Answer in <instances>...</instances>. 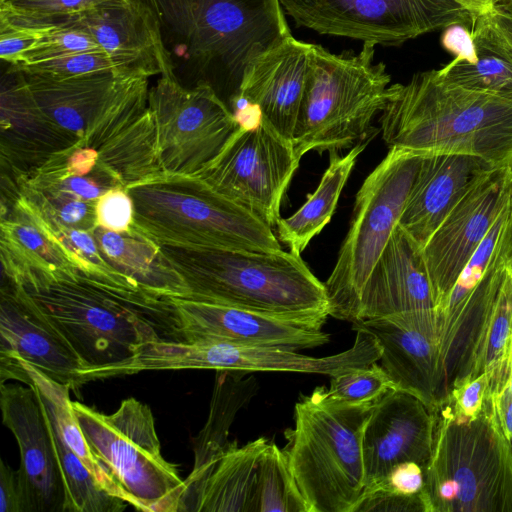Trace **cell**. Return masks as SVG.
<instances>
[{
    "label": "cell",
    "instance_id": "obj_11",
    "mask_svg": "<svg viewBox=\"0 0 512 512\" xmlns=\"http://www.w3.org/2000/svg\"><path fill=\"white\" fill-rule=\"evenodd\" d=\"M296 26L319 34L397 47L449 25H471L455 0H280Z\"/></svg>",
    "mask_w": 512,
    "mask_h": 512
},
{
    "label": "cell",
    "instance_id": "obj_44",
    "mask_svg": "<svg viewBox=\"0 0 512 512\" xmlns=\"http://www.w3.org/2000/svg\"><path fill=\"white\" fill-rule=\"evenodd\" d=\"M133 219V202L125 188L110 189L96 202L97 226L114 232H125L131 228Z\"/></svg>",
    "mask_w": 512,
    "mask_h": 512
},
{
    "label": "cell",
    "instance_id": "obj_1",
    "mask_svg": "<svg viewBox=\"0 0 512 512\" xmlns=\"http://www.w3.org/2000/svg\"><path fill=\"white\" fill-rule=\"evenodd\" d=\"M150 20L166 76L229 107L249 65L292 33L280 0H130ZM230 109V108H229Z\"/></svg>",
    "mask_w": 512,
    "mask_h": 512
},
{
    "label": "cell",
    "instance_id": "obj_10",
    "mask_svg": "<svg viewBox=\"0 0 512 512\" xmlns=\"http://www.w3.org/2000/svg\"><path fill=\"white\" fill-rule=\"evenodd\" d=\"M72 406L92 452L121 498L140 511L178 512L184 480L161 454L149 406L132 397L112 414L78 401Z\"/></svg>",
    "mask_w": 512,
    "mask_h": 512
},
{
    "label": "cell",
    "instance_id": "obj_3",
    "mask_svg": "<svg viewBox=\"0 0 512 512\" xmlns=\"http://www.w3.org/2000/svg\"><path fill=\"white\" fill-rule=\"evenodd\" d=\"M18 286L85 362V383L92 373L130 360L149 343L174 340L168 297L113 286L81 271Z\"/></svg>",
    "mask_w": 512,
    "mask_h": 512
},
{
    "label": "cell",
    "instance_id": "obj_35",
    "mask_svg": "<svg viewBox=\"0 0 512 512\" xmlns=\"http://www.w3.org/2000/svg\"><path fill=\"white\" fill-rule=\"evenodd\" d=\"M512 371V274L506 269L485 337L477 374L487 377V396L506 387Z\"/></svg>",
    "mask_w": 512,
    "mask_h": 512
},
{
    "label": "cell",
    "instance_id": "obj_51",
    "mask_svg": "<svg viewBox=\"0 0 512 512\" xmlns=\"http://www.w3.org/2000/svg\"><path fill=\"white\" fill-rule=\"evenodd\" d=\"M490 397L493 399L504 435L512 445V393L506 386L498 396Z\"/></svg>",
    "mask_w": 512,
    "mask_h": 512
},
{
    "label": "cell",
    "instance_id": "obj_5",
    "mask_svg": "<svg viewBox=\"0 0 512 512\" xmlns=\"http://www.w3.org/2000/svg\"><path fill=\"white\" fill-rule=\"evenodd\" d=\"M424 496L428 512H512V445L490 396L476 417L439 407Z\"/></svg>",
    "mask_w": 512,
    "mask_h": 512
},
{
    "label": "cell",
    "instance_id": "obj_32",
    "mask_svg": "<svg viewBox=\"0 0 512 512\" xmlns=\"http://www.w3.org/2000/svg\"><path fill=\"white\" fill-rule=\"evenodd\" d=\"M477 60L455 58L438 69L448 82L512 102V50L496 27L491 13L476 17L471 24Z\"/></svg>",
    "mask_w": 512,
    "mask_h": 512
},
{
    "label": "cell",
    "instance_id": "obj_7",
    "mask_svg": "<svg viewBox=\"0 0 512 512\" xmlns=\"http://www.w3.org/2000/svg\"><path fill=\"white\" fill-rule=\"evenodd\" d=\"M373 404L336 401L325 387L295 404L285 452L311 512H353L365 490L362 435Z\"/></svg>",
    "mask_w": 512,
    "mask_h": 512
},
{
    "label": "cell",
    "instance_id": "obj_30",
    "mask_svg": "<svg viewBox=\"0 0 512 512\" xmlns=\"http://www.w3.org/2000/svg\"><path fill=\"white\" fill-rule=\"evenodd\" d=\"M268 444L264 437L244 446L230 442L211 471L183 489L178 512H251L258 467Z\"/></svg>",
    "mask_w": 512,
    "mask_h": 512
},
{
    "label": "cell",
    "instance_id": "obj_16",
    "mask_svg": "<svg viewBox=\"0 0 512 512\" xmlns=\"http://www.w3.org/2000/svg\"><path fill=\"white\" fill-rule=\"evenodd\" d=\"M511 199L512 169H496L462 197L430 236L422 254L435 311L443 306L461 271Z\"/></svg>",
    "mask_w": 512,
    "mask_h": 512
},
{
    "label": "cell",
    "instance_id": "obj_20",
    "mask_svg": "<svg viewBox=\"0 0 512 512\" xmlns=\"http://www.w3.org/2000/svg\"><path fill=\"white\" fill-rule=\"evenodd\" d=\"M436 412L405 391L392 389L378 399L362 435L365 490L397 464L426 468L433 449Z\"/></svg>",
    "mask_w": 512,
    "mask_h": 512
},
{
    "label": "cell",
    "instance_id": "obj_42",
    "mask_svg": "<svg viewBox=\"0 0 512 512\" xmlns=\"http://www.w3.org/2000/svg\"><path fill=\"white\" fill-rule=\"evenodd\" d=\"M392 389L395 388L388 374L375 362L332 377L327 394L345 403H375Z\"/></svg>",
    "mask_w": 512,
    "mask_h": 512
},
{
    "label": "cell",
    "instance_id": "obj_26",
    "mask_svg": "<svg viewBox=\"0 0 512 512\" xmlns=\"http://www.w3.org/2000/svg\"><path fill=\"white\" fill-rule=\"evenodd\" d=\"M310 43L293 35L247 68L237 95L255 104L266 121L293 140L307 80Z\"/></svg>",
    "mask_w": 512,
    "mask_h": 512
},
{
    "label": "cell",
    "instance_id": "obj_24",
    "mask_svg": "<svg viewBox=\"0 0 512 512\" xmlns=\"http://www.w3.org/2000/svg\"><path fill=\"white\" fill-rule=\"evenodd\" d=\"M496 169L473 155L424 153L399 226L423 249L462 197Z\"/></svg>",
    "mask_w": 512,
    "mask_h": 512
},
{
    "label": "cell",
    "instance_id": "obj_46",
    "mask_svg": "<svg viewBox=\"0 0 512 512\" xmlns=\"http://www.w3.org/2000/svg\"><path fill=\"white\" fill-rule=\"evenodd\" d=\"M44 28H31L0 19V57L9 66L21 64Z\"/></svg>",
    "mask_w": 512,
    "mask_h": 512
},
{
    "label": "cell",
    "instance_id": "obj_40",
    "mask_svg": "<svg viewBox=\"0 0 512 512\" xmlns=\"http://www.w3.org/2000/svg\"><path fill=\"white\" fill-rule=\"evenodd\" d=\"M18 192L47 224L87 231L97 226L96 202L24 187H19Z\"/></svg>",
    "mask_w": 512,
    "mask_h": 512
},
{
    "label": "cell",
    "instance_id": "obj_2",
    "mask_svg": "<svg viewBox=\"0 0 512 512\" xmlns=\"http://www.w3.org/2000/svg\"><path fill=\"white\" fill-rule=\"evenodd\" d=\"M380 124L389 148L473 155L512 169V102L452 84L438 69L390 85Z\"/></svg>",
    "mask_w": 512,
    "mask_h": 512
},
{
    "label": "cell",
    "instance_id": "obj_6",
    "mask_svg": "<svg viewBox=\"0 0 512 512\" xmlns=\"http://www.w3.org/2000/svg\"><path fill=\"white\" fill-rule=\"evenodd\" d=\"M126 190L132 225L161 246L282 249L272 227L197 176L159 173Z\"/></svg>",
    "mask_w": 512,
    "mask_h": 512
},
{
    "label": "cell",
    "instance_id": "obj_31",
    "mask_svg": "<svg viewBox=\"0 0 512 512\" xmlns=\"http://www.w3.org/2000/svg\"><path fill=\"white\" fill-rule=\"evenodd\" d=\"M93 234L107 262L145 292L160 297L187 296L184 280L161 246L133 225L125 232L96 226Z\"/></svg>",
    "mask_w": 512,
    "mask_h": 512
},
{
    "label": "cell",
    "instance_id": "obj_23",
    "mask_svg": "<svg viewBox=\"0 0 512 512\" xmlns=\"http://www.w3.org/2000/svg\"><path fill=\"white\" fill-rule=\"evenodd\" d=\"M511 234L512 199L461 271L443 306L435 311L445 330L473 334L486 328L505 276Z\"/></svg>",
    "mask_w": 512,
    "mask_h": 512
},
{
    "label": "cell",
    "instance_id": "obj_55",
    "mask_svg": "<svg viewBox=\"0 0 512 512\" xmlns=\"http://www.w3.org/2000/svg\"><path fill=\"white\" fill-rule=\"evenodd\" d=\"M500 1H504V2L512 3V0H500ZM500 1H499V2H500Z\"/></svg>",
    "mask_w": 512,
    "mask_h": 512
},
{
    "label": "cell",
    "instance_id": "obj_47",
    "mask_svg": "<svg viewBox=\"0 0 512 512\" xmlns=\"http://www.w3.org/2000/svg\"><path fill=\"white\" fill-rule=\"evenodd\" d=\"M486 398L487 377L482 373L455 386L442 404L447 405L457 415L476 417L481 412Z\"/></svg>",
    "mask_w": 512,
    "mask_h": 512
},
{
    "label": "cell",
    "instance_id": "obj_12",
    "mask_svg": "<svg viewBox=\"0 0 512 512\" xmlns=\"http://www.w3.org/2000/svg\"><path fill=\"white\" fill-rule=\"evenodd\" d=\"M300 160L293 141L261 118L255 126H239L195 176L273 227L281 218V203Z\"/></svg>",
    "mask_w": 512,
    "mask_h": 512
},
{
    "label": "cell",
    "instance_id": "obj_33",
    "mask_svg": "<svg viewBox=\"0 0 512 512\" xmlns=\"http://www.w3.org/2000/svg\"><path fill=\"white\" fill-rule=\"evenodd\" d=\"M365 147V143L359 142L344 156L330 152L329 166L315 191L308 195L293 215L279 219L277 238L290 251L301 255L310 241L329 223L357 158Z\"/></svg>",
    "mask_w": 512,
    "mask_h": 512
},
{
    "label": "cell",
    "instance_id": "obj_22",
    "mask_svg": "<svg viewBox=\"0 0 512 512\" xmlns=\"http://www.w3.org/2000/svg\"><path fill=\"white\" fill-rule=\"evenodd\" d=\"M1 180L14 184L79 138L49 119L22 74L8 67L1 82Z\"/></svg>",
    "mask_w": 512,
    "mask_h": 512
},
{
    "label": "cell",
    "instance_id": "obj_37",
    "mask_svg": "<svg viewBox=\"0 0 512 512\" xmlns=\"http://www.w3.org/2000/svg\"><path fill=\"white\" fill-rule=\"evenodd\" d=\"M251 512H311L285 450L269 442L258 467Z\"/></svg>",
    "mask_w": 512,
    "mask_h": 512
},
{
    "label": "cell",
    "instance_id": "obj_48",
    "mask_svg": "<svg viewBox=\"0 0 512 512\" xmlns=\"http://www.w3.org/2000/svg\"><path fill=\"white\" fill-rule=\"evenodd\" d=\"M424 487L425 468L415 462H403L394 466L378 484L369 489L379 488L399 494L416 495L423 493Z\"/></svg>",
    "mask_w": 512,
    "mask_h": 512
},
{
    "label": "cell",
    "instance_id": "obj_15",
    "mask_svg": "<svg viewBox=\"0 0 512 512\" xmlns=\"http://www.w3.org/2000/svg\"><path fill=\"white\" fill-rule=\"evenodd\" d=\"M176 341L210 339L300 350L326 344V318L269 314L224 304L168 297Z\"/></svg>",
    "mask_w": 512,
    "mask_h": 512
},
{
    "label": "cell",
    "instance_id": "obj_54",
    "mask_svg": "<svg viewBox=\"0 0 512 512\" xmlns=\"http://www.w3.org/2000/svg\"><path fill=\"white\" fill-rule=\"evenodd\" d=\"M506 269L512 274V234L509 241L507 254H506Z\"/></svg>",
    "mask_w": 512,
    "mask_h": 512
},
{
    "label": "cell",
    "instance_id": "obj_25",
    "mask_svg": "<svg viewBox=\"0 0 512 512\" xmlns=\"http://www.w3.org/2000/svg\"><path fill=\"white\" fill-rule=\"evenodd\" d=\"M0 251L3 279L12 284L80 271L18 191L1 193Z\"/></svg>",
    "mask_w": 512,
    "mask_h": 512
},
{
    "label": "cell",
    "instance_id": "obj_17",
    "mask_svg": "<svg viewBox=\"0 0 512 512\" xmlns=\"http://www.w3.org/2000/svg\"><path fill=\"white\" fill-rule=\"evenodd\" d=\"M148 77L130 78L79 141L127 186L162 173Z\"/></svg>",
    "mask_w": 512,
    "mask_h": 512
},
{
    "label": "cell",
    "instance_id": "obj_13",
    "mask_svg": "<svg viewBox=\"0 0 512 512\" xmlns=\"http://www.w3.org/2000/svg\"><path fill=\"white\" fill-rule=\"evenodd\" d=\"M162 173L195 176L221 152L239 123L209 87L184 88L161 76L149 89Z\"/></svg>",
    "mask_w": 512,
    "mask_h": 512
},
{
    "label": "cell",
    "instance_id": "obj_27",
    "mask_svg": "<svg viewBox=\"0 0 512 512\" xmlns=\"http://www.w3.org/2000/svg\"><path fill=\"white\" fill-rule=\"evenodd\" d=\"M427 309L435 301L422 248L398 224L363 288L359 322Z\"/></svg>",
    "mask_w": 512,
    "mask_h": 512
},
{
    "label": "cell",
    "instance_id": "obj_14",
    "mask_svg": "<svg viewBox=\"0 0 512 512\" xmlns=\"http://www.w3.org/2000/svg\"><path fill=\"white\" fill-rule=\"evenodd\" d=\"M356 338L351 348L326 357H312L287 348L246 345L210 339L165 341L158 351L164 370L208 369L244 372H296L338 374L377 362L381 346L365 327L354 324Z\"/></svg>",
    "mask_w": 512,
    "mask_h": 512
},
{
    "label": "cell",
    "instance_id": "obj_38",
    "mask_svg": "<svg viewBox=\"0 0 512 512\" xmlns=\"http://www.w3.org/2000/svg\"><path fill=\"white\" fill-rule=\"evenodd\" d=\"M118 1L128 0H0V19L31 28H47Z\"/></svg>",
    "mask_w": 512,
    "mask_h": 512
},
{
    "label": "cell",
    "instance_id": "obj_28",
    "mask_svg": "<svg viewBox=\"0 0 512 512\" xmlns=\"http://www.w3.org/2000/svg\"><path fill=\"white\" fill-rule=\"evenodd\" d=\"M73 21L92 35L121 73L148 78L164 74L155 30L146 14L130 0L101 5Z\"/></svg>",
    "mask_w": 512,
    "mask_h": 512
},
{
    "label": "cell",
    "instance_id": "obj_34",
    "mask_svg": "<svg viewBox=\"0 0 512 512\" xmlns=\"http://www.w3.org/2000/svg\"><path fill=\"white\" fill-rule=\"evenodd\" d=\"M246 373L217 371L208 420L193 441V469L218 461L227 449L230 443L229 429L237 412L250 401L258 389L254 377L244 378Z\"/></svg>",
    "mask_w": 512,
    "mask_h": 512
},
{
    "label": "cell",
    "instance_id": "obj_50",
    "mask_svg": "<svg viewBox=\"0 0 512 512\" xmlns=\"http://www.w3.org/2000/svg\"><path fill=\"white\" fill-rule=\"evenodd\" d=\"M0 512H27L17 471L0 461Z\"/></svg>",
    "mask_w": 512,
    "mask_h": 512
},
{
    "label": "cell",
    "instance_id": "obj_53",
    "mask_svg": "<svg viewBox=\"0 0 512 512\" xmlns=\"http://www.w3.org/2000/svg\"><path fill=\"white\" fill-rule=\"evenodd\" d=\"M470 11L473 18L491 13L500 0H455Z\"/></svg>",
    "mask_w": 512,
    "mask_h": 512
},
{
    "label": "cell",
    "instance_id": "obj_8",
    "mask_svg": "<svg viewBox=\"0 0 512 512\" xmlns=\"http://www.w3.org/2000/svg\"><path fill=\"white\" fill-rule=\"evenodd\" d=\"M375 46L358 53L330 52L310 43L305 92L293 137L300 159L310 151L338 152L365 139L381 112L391 77L374 62Z\"/></svg>",
    "mask_w": 512,
    "mask_h": 512
},
{
    "label": "cell",
    "instance_id": "obj_52",
    "mask_svg": "<svg viewBox=\"0 0 512 512\" xmlns=\"http://www.w3.org/2000/svg\"><path fill=\"white\" fill-rule=\"evenodd\" d=\"M491 17L512 50V3L498 2L491 12Z\"/></svg>",
    "mask_w": 512,
    "mask_h": 512
},
{
    "label": "cell",
    "instance_id": "obj_18",
    "mask_svg": "<svg viewBox=\"0 0 512 512\" xmlns=\"http://www.w3.org/2000/svg\"><path fill=\"white\" fill-rule=\"evenodd\" d=\"M381 346L380 362L394 388L412 394L431 411L442 401L443 364L435 309L364 320Z\"/></svg>",
    "mask_w": 512,
    "mask_h": 512
},
{
    "label": "cell",
    "instance_id": "obj_39",
    "mask_svg": "<svg viewBox=\"0 0 512 512\" xmlns=\"http://www.w3.org/2000/svg\"><path fill=\"white\" fill-rule=\"evenodd\" d=\"M43 223L59 241L70 259L77 265L81 272L113 286L142 290L133 281L121 274L107 262L97 245L93 234L94 230L87 231L59 227L47 224L45 221H43Z\"/></svg>",
    "mask_w": 512,
    "mask_h": 512
},
{
    "label": "cell",
    "instance_id": "obj_29",
    "mask_svg": "<svg viewBox=\"0 0 512 512\" xmlns=\"http://www.w3.org/2000/svg\"><path fill=\"white\" fill-rule=\"evenodd\" d=\"M17 71L42 112L79 139L124 84L134 77L114 70L68 78Z\"/></svg>",
    "mask_w": 512,
    "mask_h": 512
},
{
    "label": "cell",
    "instance_id": "obj_49",
    "mask_svg": "<svg viewBox=\"0 0 512 512\" xmlns=\"http://www.w3.org/2000/svg\"><path fill=\"white\" fill-rule=\"evenodd\" d=\"M440 43L459 61L474 63L477 60L472 31L468 25L456 23L443 28Z\"/></svg>",
    "mask_w": 512,
    "mask_h": 512
},
{
    "label": "cell",
    "instance_id": "obj_36",
    "mask_svg": "<svg viewBox=\"0 0 512 512\" xmlns=\"http://www.w3.org/2000/svg\"><path fill=\"white\" fill-rule=\"evenodd\" d=\"M48 420L64 487V512L125 510L128 503L100 486L82 460L62 441L49 417Z\"/></svg>",
    "mask_w": 512,
    "mask_h": 512
},
{
    "label": "cell",
    "instance_id": "obj_21",
    "mask_svg": "<svg viewBox=\"0 0 512 512\" xmlns=\"http://www.w3.org/2000/svg\"><path fill=\"white\" fill-rule=\"evenodd\" d=\"M0 352L73 390L85 384V362L23 289L9 282L0 291Z\"/></svg>",
    "mask_w": 512,
    "mask_h": 512
},
{
    "label": "cell",
    "instance_id": "obj_45",
    "mask_svg": "<svg viewBox=\"0 0 512 512\" xmlns=\"http://www.w3.org/2000/svg\"><path fill=\"white\" fill-rule=\"evenodd\" d=\"M353 512H428L424 492L405 495L379 488L365 490Z\"/></svg>",
    "mask_w": 512,
    "mask_h": 512
},
{
    "label": "cell",
    "instance_id": "obj_43",
    "mask_svg": "<svg viewBox=\"0 0 512 512\" xmlns=\"http://www.w3.org/2000/svg\"><path fill=\"white\" fill-rule=\"evenodd\" d=\"M9 67L28 73L58 78L75 77L107 70L120 72L104 52H84L32 64Z\"/></svg>",
    "mask_w": 512,
    "mask_h": 512
},
{
    "label": "cell",
    "instance_id": "obj_41",
    "mask_svg": "<svg viewBox=\"0 0 512 512\" xmlns=\"http://www.w3.org/2000/svg\"><path fill=\"white\" fill-rule=\"evenodd\" d=\"M84 52L103 51L84 27L71 21L44 28L36 44L18 66Z\"/></svg>",
    "mask_w": 512,
    "mask_h": 512
},
{
    "label": "cell",
    "instance_id": "obj_19",
    "mask_svg": "<svg viewBox=\"0 0 512 512\" xmlns=\"http://www.w3.org/2000/svg\"><path fill=\"white\" fill-rule=\"evenodd\" d=\"M3 424L20 451L17 470L27 512H64V487L45 408L30 386L1 384Z\"/></svg>",
    "mask_w": 512,
    "mask_h": 512
},
{
    "label": "cell",
    "instance_id": "obj_4",
    "mask_svg": "<svg viewBox=\"0 0 512 512\" xmlns=\"http://www.w3.org/2000/svg\"><path fill=\"white\" fill-rule=\"evenodd\" d=\"M161 249L188 288L183 298L269 314L330 316L325 284L290 250Z\"/></svg>",
    "mask_w": 512,
    "mask_h": 512
},
{
    "label": "cell",
    "instance_id": "obj_9",
    "mask_svg": "<svg viewBox=\"0 0 512 512\" xmlns=\"http://www.w3.org/2000/svg\"><path fill=\"white\" fill-rule=\"evenodd\" d=\"M424 153L389 148L356 194L349 231L325 287L330 316L360 321L365 283L406 205Z\"/></svg>",
    "mask_w": 512,
    "mask_h": 512
}]
</instances>
